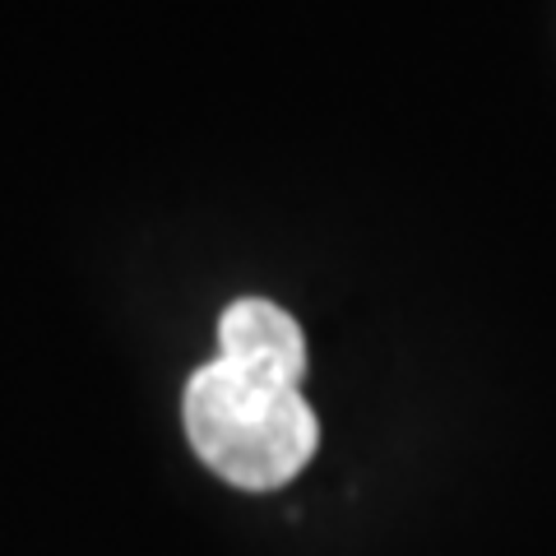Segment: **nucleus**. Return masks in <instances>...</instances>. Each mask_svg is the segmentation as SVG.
<instances>
[{"instance_id": "f03ea898", "label": "nucleus", "mask_w": 556, "mask_h": 556, "mask_svg": "<svg viewBox=\"0 0 556 556\" xmlns=\"http://www.w3.org/2000/svg\"><path fill=\"white\" fill-rule=\"evenodd\" d=\"M218 362H228V367L255 380L298 390L306 371V339L283 306L265 298H241L218 320Z\"/></svg>"}, {"instance_id": "f257e3e1", "label": "nucleus", "mask_w": 556, "mask_h": 556, "mask_svg": "<svg viewBox=\"0 0 556 556\" xmlns=\"http://www.w3.org/2000/svg\"><path fill=\"white\" fill-rule=\"evenodd\" d=\"M181 413L195 455L247 492L292 482L320 445V422L298 390L255 380L218 357L190 376Z\"/></svg>"}]
</instances>
